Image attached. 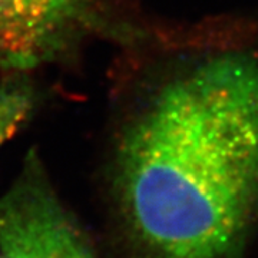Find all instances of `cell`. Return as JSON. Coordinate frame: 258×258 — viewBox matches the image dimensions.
Segmentation results:
<instances>
[{"label":"cell","mask_w":258,"mask_h":258,"mask_svg":"<svg viewBox=\"0 0 258 258\" xmlns=\"http://www.w3.org/2000/svg\"><path fill=\"white\" fill-rule=\"evenodd\" d=\"M91 0H0V62L26 69L46 60L89 8Z\"/></svg>","instance_id":"3957f363"},{"label":"cell","mask_w":258,"mask_h":258,"mask_svg":"<svg viewBox=\"0 0 258 258\" xmlns=\"http://www.w3.org/2000/svg\"><path fill=\"white\" fill-rule=\"evenodd\" d=\"M33 102V93L26 83L13 81L0 88V148L28 119Z\"/></svg>","instance_id":"277c9868"},{"label":"cell","mask_w":258,"mask_h":258,"mask_svg":"<svg viewBox=\"0 0 258 258\" xmlns=\"http://www.w3.org/2000/svg\"><path fill=\"white\" fill-rule=\"evenodd\" d=\"M115 184L155 258H230L258 205V56L172 69L122 129Z\"/></svg>","instance_id":"6da1fadb"},{"label":"cell","mask_w":258,"mask_h":258,"mask_svg":"<svg viewBox=\"0 0 258 258\" xmlns=\"http://www.w3.org/2000/svg\"><path fill=\"white\" fill-rule=\"evenodd\" d=\"M0 247L13 258H95L35 155L0 197Z\"/></svg>","instance_id":"7a4b0ae2"},{"label":"cell","mask_w":258,"mask_h":258,"mask_svg":"<svg viewBox=\"0 0 258 258\" xmlns=\"http://www.w3.org/2000/svg\"><path fill=\"white\" fill-rule=\"evenodd\" d=\"M0 258H13V257H10L9 254H8V252H6L5 249L0 247Z\"/></svg>","instance_id":"5b68a950"}]
</instances>
